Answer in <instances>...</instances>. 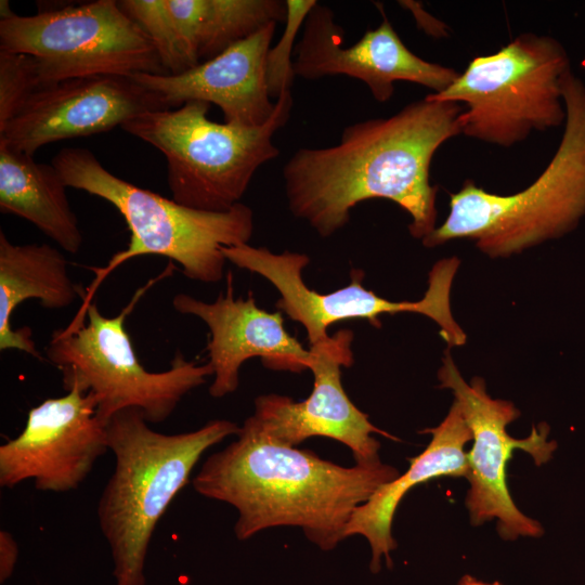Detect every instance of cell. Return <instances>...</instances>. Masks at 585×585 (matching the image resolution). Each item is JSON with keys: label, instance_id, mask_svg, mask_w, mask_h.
Returning <instances> with one entry per match:
<instances>
[{"label": "cell", "instance_id": "cell-1", "mask_svg": "<svg viewBox=\"0 0 585 585\" xmlns=\"http://www.w3.org/2000/svg\"><path fill=\"white\" fill-rule=\"evenodd\" d=\"M463 110L427 94L392 116L347 126L333 146L297 150L283 167L290 212L325 238L350 221L359 203L390 199L411 216L408 231L422 240L437 222L431 161L461 134Z\"/></svg>", "mask_w": 585, "mask_h": 585}, {"label": "cell", "instance_id": "cell-2", "mask_svg": "<svg viewBox=\"0 0 585 585\" xmlns=\"http://www.w3.org/2000/svg\"><path fill=\"white\" fill-rule=\"evenodd\" d=\"M400 476L380 460L342 467L310 451L273 443L248 422L236 439L211 454L193 479L194 490L233 506L238 540L275 526H298L322 550L344 540L353 511Z\"/></svg>", "mask_w": 585, "mask_h": 585}, {"label": "cell", "instance_id": "cell-3", "mask_svg": "<svg viewBox=\"0 0 585 585\" xmlns=\"http://www.w3.org/2000/svg\"><path fill=\"white\" fill-rule=\"evenodd\" d=\"M239 428L216 419L194 431L165 434L153 430L136 408L110 417L107 445L115 467L96 514L112 551L116 585H145V559L158 521L204 452Z\"/></svg>", "mask_w": 585, "mask_h": 585}, {"label": "cell", "instance_id": "cell-4", "mask_svg": "<svg viewBox=\"0 0 585 585\" xmlns=\"http://www.w3.org/2000/svg\"><path fill=\"white\" fill-rule=\"evenodd\" d=\"M564 131L551 160L524 190L498 195L466 180L450 194L443 224L421 242L468 238L492 258L508 257L572 231L585 214V84L570 70L562 84Z\"/></svg>", "mask_w": 585, "mask_h": 585}, {"label": "cell", "instance_id": "cell-5", "mask_svg": "<svg viewBox=\"0 0 585 585\" xmlns=\"http://www.w3.org/2000/svg\"><path fill=\"white\" fill-rule=\"evenodd\" d=\"M65 185L84 191L112 204L130 232L128 247L96 270L86 291L82 315L104 277L131 258L157 255L176 261L194 281L214 284L222 280L226 259L223 247L248 244L253 232V213L238 203L225 211H208L181 205L155 192L134 185L108 171L83 147H64L51 162Z\"/></svg>", "mask_w": 585, "mask_h": 585}, {"label": "cell", "instance_id": "cell-6", "mask_svg": "<svg viewBox=\"0 0 585 585\" xmlns=\"http://www.w3.org/2000/svg\"><path fill=\"white\" fill-rule=\"evenodd\" d=\"M292 103L291 91L282 92L274 114L258 128L212 121L210 104L194 101L144 112L121 129L165 156L173 200L195 209L225 211L240 203L257 170L280 155L273 136L289 120Z\"/></svg>", "mask_w": 585, "mask_h": 585}, {"label": "cell", "instance_id": "cell-7", "mask_svg": "<svg viewBox=\"0 0 585 585\" xmlns=\"http://www.w3.org/2000/svg\"><path fill=\"white\" fill-rule=\"evenodd\" d=\"M172 264L138 289L115 316H104L91 302L83 312L87 324L57 329L46 347L48 360L62 373L64 388L76 386L98 400L96 415L107 425L126 408H136L148 424L165 421L182 398L213 375L211 365L187 361L177 351L170 367L150 372L140 362L125 327L139 299L157 281L171 274Z\"/></svg>", "mask_w": 585, "mask_h": 585}, {"label": "cell", "instance_id": "cell-8", "mask_svg": "<svg viewBox=\"0 0 585 585\" xmlns=\"http://www.w3.org/2000/svg\"><path fill=\"white\" fill-rule=\"evenodd\" d=\"M570 70L557 39L524 32L493 54L474 56L446 90L428 95L463 105L465 136L511 147L534 131L564 126L562 84Z\"/></svg>", "mask_w": 585, "mask_h": 585}, {"label": "cell", "instance_id": "cell-9", "mask_svg": "<svg viewBox=\"0 0 585 585\" xmlns=\"http://www.w3.org/2000/svg\"><path fill=\"white\" fill-rule=\"evenodd\" d=\"M0 50L35 58L40 89L89 76L167 74L144 30L116 0L0 18Z\"/></svg>", "mask_w": 585, "mask_h": 585}, {"label": "cell", "instance_id": "cell-10", "mask_svg": "<svg viewBox=\"0 0 585 585\" xmlns=\"http://www.w3.org/2000/svg\"><path fill=\"white\" fill-rule=\"evenodd\" d=\"M226 259L237 268L266 278L280 292L276 308L300 323L310 347L329 339L327 329L348 320H366L380 327L379 316L402 312L420 313L433 320L450 347L461 346L466 335L451 311V287L459 260H440L429 273L428 289L418 301H391L379 297L362 284L363 272L353 269L350 283L330 292H318L307 286L303 270L310 263L306 253L284 251L274 253L265 247L242 244L223 247Z\"/></svg>", "mask_w": 585, "mask_h": 585}, {"label": "cell", "instance_id": "cell-11", "mask_svg": "<svg viewBox=\"0 0 585 585\" xmlns=\"http://www.w3.org/2000/svg\"><path fill=\"white\" fill-rule=\"evenodd\" d=\"M438 377L442 388L453 391L472 433L473 444L466 454V478L470 483L466 506L472 524L497 519L498 533L505 540L541 536L542 525L515 505L507 487L506 467L516 448L528 452L536 465L548 461L557 447L555 441L547 439L548 426H533L524 439L510 437L506 427L519 417L520 412L509 401L491 398L482 378L474 377L467 384L448 353Z\"/></svg>", "mask_w": 585, "mask_h": 585}, {"label": "cell", "instance_id": "cell-12", "mask_svg": "<svg viewBox=\"0 0 585 585\" xmlns=\"http://www.w3.org/2000/svg\"><path fill=\"white\" fill-rule=\"evenodd\" d=\"M98 400L74 386L29 410L23 431L0 446V486L32 479L44 492L77 489L107 450Z\"/></svg>", "mask_w": 585, "mask_h": 585}, {"label": "cell", "instance_id": "cell-13", "mask_svg": "<svg viewBox=\"0 0 585 585\" xmlns=\"http://www.w3.org/2000/svg\"><path fill=\"white\" fill-rule=\"evenodd\" d=\"M353 333L340 329L328 340L310 347L309 368L314 376L311 394L296 402L281 394H263L255 400V412L245 421L269 441L296 446L308 438L327 437L348 446L356 464L379 461V433L395 437L374 426L368 416L349 399L341 384V367L353 364Z\"/></svg>", "mask_w": 585, "mask_h": 585}, {"label": "cell", "instance_id": "cell-14", "mask_svg": "<svg viewBox=\"0 0 585 585\" xmlns=\"http://www.w3.org/2000/svg\"><path fill=\"white\" fill-rule=\"evenodd\" d=\"M382 13L380 25L367 29L352 46H344V29L334 11L318 2L308 14L295 46L292 69L303 79L344 75L364 82L373 98L388 102L394 82L408 81L441 93L457 78L455 69L413 53Z\"/></svg>", "mask_w": 585, "mask_h": 585}, {"label": "cell", "instance_id": "cell-15", "mask_svg": "<svg viewBox=\"0 0 585 585\" xmlns=\"http://www.w3.org/2000/svg\"><path fill=\"white\" fill-rule=\"evenodd\" d=\"M170 108L131 77L99 75L67 79L37 91L0 127V143L32 155L61 140L120 127L147 110Z\"/></svg>", "mask_w": 585, "mask_h": 585}, {"label": "cell", "instance_id": "cell-16", "mask_svg": "<svg viewBox=\"0 0 585 585\" xmlns=\"http://www.w3.org/2000/svg\"><path fill=\"white\" fill-rule=\"evenodd\" d=\"M148 36L167 74L209 61L271 23H285L282 0H120Z\"/></svg>", "mask_w": 585, "mask_h": 585}, {"label": "cell", "instance_id": "cell-17", "mask_svg": "<svg viewBox=\"0 0 585 585\" xmlns=\"http://www.w3.org/2000/svg\"><path fill=\"white\" fill-rule=\"evenodd\" d=\"M226 280L225 295L220 294L213 302L183 292L172 299L176 311L200 318L209 328L207 351L213 370L210 395L233 393L239 385L240 366L255 356L274 370L308 369L311 350L285 329L281 312L259 308L251 292L245 299L234 298L231 273Z\"/></svg>", "mask_w": 585, "mask_h": 585}, {"label": "cell", "instance_id": "cell-18", "mask_svg": "<svg viewBox=\"0 0 585 585\" xmlns=\"http://www.w3.org/2000/svg\"><path fill=\"white\" fill-rule=\"evenodd\" d=\"M276 26L277 23L266 25L182 74L140 73L131 78L170 108L194 101L212 103L221 109L225 123L261 127L275 110L269 92L266 60Z\"/></svg>", "mask_w": 585, "mask_h": 585}, {"label": "cell", "instance_id": "cell-19", "mask_svg": "<svg viewBox=\"0 0 585 585\" xmlns=\"http://www.w3.org/2000/svg\"><path fill=\"white\" fill-rule=\"evenodd\" d=\"M432 439L418 456L410 458L407 471L381 485L364 504L352 514L344 538L362 535L372 549L370 571L380 570L381 557L391 567L390 551L395 549L391 526L395 510L404 495L414 486L440 477H466L467 459L465 444L472 440L461 412L454 401L444 420L434 428L422 431Z\"/></svg>", "mask_w": 585, "mask_h": 585}, {"label": "cell", "instance_id": "cell-20", "mask_svg": "<svg viewBox=\"0 0 585 585\" xmlns=\"http://www.w3.org/2000/svg\"><path fill=\"white\" fill-rule=\"evenodd\" d=\"M84 298L81 287L73 282L65 256L48 244H12L0 231V350L15 349L35 358L41 355L31 338V329H13L15 309L36 299L50 310L67 308Z\"/></svg>", "mask_w": 585, "mask_h": 585}, {"label": "cell", "instance_id": "cell-21", "mask_svg": "<svg viewBox=\"0 0 585 585\" xmlns=\"http://www.w3.org/2000/svg\"><path fill=\"white\" fill-rule=\"evenodd\" d=\"M66 187L52 164L0 143V211L27 220L63 250L77 253L83 237Z\"/></svg>", "mask_w": 585, "mask_h": 585}, {"label": "cell", "instance_id": "cell-22", "mask_svg": "<svg viewBox=\"0 0 585 585\" xmlns=\"http://www.w3.org/2000/svg\"><path fill=\"white\" fill-rule=\"evenodd\" d=\"M39 90L35 58L0 50V127L10 121Z\"/></svg>", "mask_w": 585, "mask_h": 585}, {"label": "cell", "instance_id": "cell-23", "mask_svg": "<svg viewBox=\"0 0 585 585\" xmlns=\"http://www.w3.org/2000/svg\"><path fill=\"white\" fill-rule=\"evenodd\" d=\"M285 30L277 43L270 48L266 60L268 86L271 98L277 99L282 92L290 90L295 73L291 52L294 41L301 26L317 3L315 0H286Z\"/></svg>", "mask_w": 585, "mask_h": 585}, {"label": "cell", "instance_id": "cell-24", "mask_svg": "<svg viewBox=\"0 0 585 585\" xmlns=\"http://www.w3.org/2000/svg\"><path fill=\"white\" fill-rule=\"evenodd\" d=\"M18 555L17 544L8 531L0 532V580L3 583L12 574Z\"/></svg>", "mask_w": 585, "mask_h": 585}, {"label": "cell", "instance_id": "cell-25", "mask_svg": "<svg viewBox=\"0 0 585 585\" xmlns=\"http://www.w3.org/2000/svg\"><path fill=\"white\" fill-rule=\"evenodd\" d=\"M457 585H502L500 583L498 582H494V583H485V582H482V581H479L470 575H464L459 582L457 583Z\"/></svg>", "mask_w": 585, "mask_h": 585}]
</instances>
